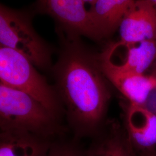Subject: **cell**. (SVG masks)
<instances>
[{
	"label": "cell",
	"instance_id": "cell-1",
	"mask_svg": "<svg viewBox=\"0 0 156 156\" xmlns=\"http://www.w3.org/2000/svg\"><path fill=\"white\" fill-rule=\"evenodd\" d=\"M53 86L73 139L93 138L106 123L111 98L109 82L98 57L80 45H66L53 69Z\"/></svg>",
	"mask_w": 156,
	"mask_h": 156
},
{
	"label": "cell",
	"instance_id": "cell-2",
	"mask_svg": "<svg viewBox=\"0 0 156 156\" xmlns=\"http://www.w3.org/2000/svg\"><path fill=\"white\" fill-rule=\"evenodd\" d=\"M1 131L33 134L54 142L69 129L62 119L33 97L0 83Z\"/></svg>",
	"mask_w": 156,
	"mask_h": 156
},
{
	"label": "cell",
	"instance_id": "cell-3",
	"mask_svg": "<svg viewBox=\"0 0 156 156\" xmlns=\"http://www.w3.org/2000/svg\"><path fill=\"white\" fill-rule=\"evenodd\" d=\"M35 67L21 53L1 46V83L30 95L62 119L64 110L56 90Z\"/></svg>",
	"mask_w": 156,
	"mask_h": 156
},
{
	"label": "cell",
	"instance_id": "cell-4",
	"mask_svg": "<svg viewBox=\"0 0 156 156\" xmlns=\"http://www.w3.org/2000/svg\"><path fill=\"white\" fill-rule=\"evenodd\" d=\"M0 45L21 53L42 69L51 66V51L36 33L29 19L19 12L1 5Z\"/></svg>",
	"mask_w": 156,
	"mask_h": 156
},
{
	"label": "cell",
	"instance_id": "cell-5",
	"mask_svg": "<svg viewBox=\"0 0 156 156\" xmlns=\"http://www.w3.org/2000/svg\"><path fill=\"white\" fill-rule=\"evenodd\" d=\"M122 107L123 127L138 154L156 149V113L145 105L127 100Z\"/></svg>",
	"mask_w": 156,
	"mask_h": 156
},
{
	"label": "cell",
	"instance_id": "cell-6",
	"mask_svg": "<svg viewBox=\"0 0 156 156\" xmlns=\"http://www.w3.org/2000/svg\"><path fill=\"white\" fill-rule=\"evenodd\" d=\"M100 55L120 70L146 73L156 61V41L132 44L119 42L109 45Z\"/></svg>",
	"mask_w": 156,
	"mask_h": 156
},
{
	"label": "cell",
	"instance_id": "cell-7",
	"mask_svg": "<svg viewBox=\"0 0 156 156\" xmlns=\"http://www.w3.org/2000/svg\"><path fill=\"white\" fill-rule=\"evenodd\" d=\"M101 70L107 80L130 102L144 105L151 93L156 89V80L151 74L120 70L100 55Z\"/></svg>",
	"mask_w": 156,
	"mask_h": 156
},
{
	"label": "cell",
	"instance_id": "cell-8",
	"mask_svg": "<svg viewBox=\"0 0 156 156\" xmlns=\"http://www.w3.org/2000/svg\"><path fill=\"white\" fill-rule=\"evenodd\" d=\"M120 42L156 41V10L149 0H135L119 26Z\"/></svg>",
	"mask_w": 156,
	"mask_h": 156
},
{
	"label": "cell",
	"instance_id": "cell-9",
	"mask_svg": "<svg viewBox=\"0 0 156 156\" xmlns=\"http://www.w3.org/2000/svg\"><path fill=\"white\" fill-rule=\"evenodd\" d=\"M40 8L68 27L94 39H101L83 0H38Z\"/></svg>",
	"mask_w": 156,
	"mask_h": 156
},
{
	"label": "cell",
	"instance_id": "cell-10",
	"mask_svg": "<svg viewBox=\"0 0 156 156\" xmlns=\"http://www.w3.org/2000/svg\"><path fill=\"white\" fill-rule=\"evenodd\" d=\"M85 156H139L128 139L123 124L107 120L93 138Z\"/></svg>",
	"mask_w": 156,
	"mask_h": 156
},
{
	"label": "cell",
	"instance_id": "cell-11",
	"mask_svg": "<svg viewBox=\"0 0 156 156\" xmlns=\"http://www.w3.org/2000/svg\"><path fill=\"white\" fill-rule=\"evenodd\" d=\"M135 0H96L89 11L100 39L113 33Z\"/></svg>",
	"mask_w": 156,
	"mask_h": 156
},
{
	"label": "cell",
	"instance_id": "cell-12",
	"mask_svg": "<svg viewBox=\"0 0 156 156\" xmlns=\"http://www.w3.org/2000/svg\"><path fill=\"white\" fill-rule=\"evenodd\" d=\"M53 142L26 133L1 131L0 156H48Z\"/></svg>",
	"mask_w": 156,
	"mask_h": 156
},
{
	"label": "cell",
	"instance_id": "cell-13",
	"mask_svg": "<svg viewBox=\"0 0 156 156\" xmlns=\"http://www.w3.org/2000/svg\"><path fill=\"white\" fill-rule=\"evenodd\" d=\"M79 141L64 138L55 140L51 144L48 156H85V151Z\"/></svg>",
	"mask_w": 156,
	"mask_h": 156
},
{
	"label": "cell",
	"instance_id": "cell-14",
	"mask_svg": "<svg viewBox=\"0 0 156 156\" xmlns=\"http://www.w3.org/2000/svg\"><path fill=\"white\" fill-rule=\"evenodd\" d=\"M138 155L139 156H156V149L142 153Z\"/></svg>",
	"mask_w": 156,
	"mask_h": 156
},
{
	"label": "cell",
	"instance_id": "cell-15",
	"mask_svg": "<svg viewBox=\"0 0 156 156\" xmlns=\"http://www.w3.org/2000/svg\"><path fill=\"white\" fill-rule=\"evenodd\" d=\"M152 67H153V69H152V71L150 74L154 77L156 80V61Z\"/></svg>",
	"mask_w": 156,
	"mask_h": 156
},
{
	"label": "cell",
	"instance_id": "cell-16",
	"mask_svg": "<svg viewBox=\"0 0 156 156\" xmlns=\"http://www.w3.org/2000/svg\"><path fill=\"white\" fill-rule=\"evenodd\" d=\"M83 1L84 3H89L91 5L96 1V0H83Z\"/></svg>",
	"mask_w": 156,
	"mask_h": 156
},
{
	"label": "cell",
	"instance_id": "cell-17",
	"mask_svg": "<svg viewBox=\"0 0 156 156\" xmlns=\"http://www.w3.org/2000/svg\"><path fill=\"white\" fill-rule=\"evenodd\" d=\"M151 3L154 6L156 10V0H149Z\"/></svg>",
	"mask_w": 156,
	"mask_h": 156
}]
</instances>
